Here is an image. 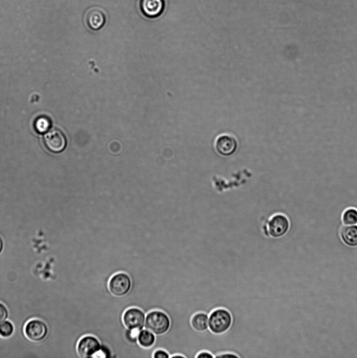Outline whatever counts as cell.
<instances>
[{"mask_svg":"<svg viewBox=\"0 0 357 358\" xmlns=\"http://www.w3.org/2000/svg\"><path fill=\"white\" fill-rule=\"evenodd\" d=\"M101 344L100 341L92 335H86L82 337L76 345V352L79 357L91 358L100 350Z\"/></svg>","mask_w":357,"mask_h":358,"instance_id":"cell-7","label":"cell"},{"mask_svg":"<svg viewBox=\"0 0 357 358\" xmlns=\"http://www.w3.org/2000/svg\"><path fill=\"white\" fill-rule=\"evenodd\" d=\"M24 332L29 341L37 343L46 338L48 333V328L43 321L35 319L25 324Z\"/></svg>","mask_w":357,"mask_h":358,"instance_id":"cell-5","label":"cell"},{"mask_svg":"<svg viewBox=\"0 0 357 358\" xmlns=\"http://www.w3.org/2000/svg\"><path fill=\"white\" fill-rule=\"evenodd\" d=\"M44 143L46 148L54 153L62 152L67 145L66 139L59 130L52 129L45 134Z\"/></svg>","mask_w":357,"mask_h":358,"instance_id":"cell-9","label":"cell"},{"mask_svg":"<svg viewBox=\"0 0 357 358\" xmlns=\"http://www.w3.org/2000/svg\"><path fill=\"white\" fill-rule=\"evenodd\" d=\"M341 219L343 225H356L357 210L353 208L346 209L343 213Z\"/></svg>","mask_w":357,"mask_h":358,"instance_id":"cell-15","label":"cell"},{"mask_svg":"<svg viewBox=\"0 0 357 358\" xmlns=\"http://www.w3.org/2000/svg\"><path fill=\"white\" fill-rule=\"evenodd\" d=\"M238 147L237 140L233 136L229 135L219 136L214 143V148L217 154L224 158L233 156Z\"/></svg>","mask_w":357,"mask_h":358,"instance_id":"cell-6","label":"cell"},{"mask_svg":"<svg viewBox=\"0 0 357 358\" xmlns=\"http://www.w3.org/2000/svg\"><path fill=\"white\" fill-rule=\"evenodd\" d=\"M4 242L1 238H0V254H1L4 249Z\"/></svg>","mask_w":357,"mask_h":358,"instance_id":"cell-22","label":"cell"},{"mask_svg":"<svg viewBox=\"0 0 357 358\" xmlns=\"http://www.w3.org/2000/svg\"><path fill=\"white\" fill-rule=\"evenodd\" d=\"M291 223L285 214L273 215L263 224L262 233L268 240H277L282 239L289 232Z\"/></svg>","mask_w":357,"mask_h":358,"instance_id":"cell-1","label":"cell"},{"mask_svg":"<svg viewBox=\"0 0 357 358\" xmlns=\"http://www.w3.org/2000/svg\"><path fill=\"white\" fill-rule=\"evenodd\" d=\"M164 0H142L141 10L146 16L155 18L159 16L164 10Z\"/></svg>","mask_w":357,"mask_h":358,"instance_id":"cell-11","label":"cell"},{"mask_svg":"<svg viewBox=\"0 0 357 358\" xmlns=\"http://www.w3.org/2000/svg\"><path fill=\"white\" fill-rule=\"evenodd\" d=\"M209 315L204 312H198L193 315L191 324L192 328L199 332H203L209 329Z\"/></svg>","mask_w":357,"mask_h":358,"instance_id":"cell-13","label":"cell"},{"mask_svg":"<svg viewBox=\"0 0 357 358\" xmlns=\"http://www.w3.org/2000/svg\"><path fill=\"white\" fill-rule=\"evenodd\" d=\"M196 358H214V356L210 352L204 350L200 352L196 355Z\"/></svg>","mask_w":357,"mask_h":358,"instance_id":"cell-20","label":"cell"},{"mask_svg":"<svg viewBox=\"0 0 357 358\" xmlns=\"http://www.w3.org/2000/svg\"><path fill=\"white\" fill-rule=\"evenodd\" d=\"M50 126V120L46 117L38 118L35 123V129L39 134H44L47 132Z\"/></svg>","mask_w":357,"mask_h":358,"instance_id":"cell-17","label":"cell"},{"mask_svg":"<svg viewBox=\"0 0 357 358\" xmlns=\"http://www.w3.org/2000/svg\"><path fill=\"white\" fill-rule=\"evenodd\" d=\"M340 237L346 246L351 248L357 247V224L343 225L340 229Z\"/></svg>","mask_w":357,"mask_h":358,"instance_id":"cell-12","label":"cell"},{"mask_svg":"<svg viewBox=\"0 0 357 358\" xmlns=\"http://www.w3.org/2000/svg\"><path fill=\"white\" fill-rule=\"evenodd\" d=\"M9 316V311L5 305L0 303V323L7 320Z\"/></svg>","mask_w":357,"mask_h":358,"instance_id":"cell-18","label":"cell"},{"mask_svg":"<svg viewBox=\"0 0 357 358\" xmlns=\"http://www.w3.org/2000/svg\"><path fill=\"white\" fill-rule=\"evenodd\" d=\"M106 17L104 11L97 8L90 9L86 13V21L89 28L97 31L104 26Z\"/></svg>","mask_w":357,"mask_h":358,"instance_id":"cell-10","label":"cell"},{"mask_svg":"<svg viewBox=\"0 0 357 358\" xmlns=\"http://www.w3.org/2000/svg\"><path fill=\"white\" fill-rule=\"evenodd\" d=\"M239 358V356L231 352H224L217 355L215 358Z\"/></svg>","mask_w":357,"mask_h":358,"instance_id":"cell-21","label":"cell"},{"mask_svg":"<svg viewBox=\"0 0 357 358\" xmlns=\"http://www.w3.org/2000/svg\"><path fill=\"white\" fill-rule=\"evenodd\" d=\"M232 316L226 309L219 308L213 311L209 317V329L215 334H222L230 328Z\"/></svg>","mask_w":357,"mask_h":358,"instance_id":"cell-3","label":"cell"},{"mask_svg":"<svg viewBox=\"0 0 357 358\" xmlns=\"http://www.w3.org/2000/svg\"><path fill=\"white\" fill-rule=\"evenodd\" d=\"M146 314L140 309H127L123 315V322L127 329L142 330L144 328Z\"/></svg>","mask_w":357,"mask_h":358,"instance_id":"cell-8","label":"cell"},{"mask_svg":"<svg viewBox=\"0 0 357 358\" xmlns=\"http://www.w3.org/2000/svg\"><path fill=\"white\" fill-rule=\"evenodd\" d=\"M153 358H170V355L165 350L158 349L153 353Z\"/></svg>","mask_w":357,"mask_h":358,"instance_id":"cell-19","label":"cell"},{"mask_svg":"<svg viewBox=\"0 0 357 358\" xmlns=\"http://www.w3.org/2000/svg\"><path fill=\"white\" fill-rule=\"evenodd\" d=\"M14 326L9 321H5L0 323V337L7 339L11 337L14 332Z\"/></svg>","mask_w":357,"mask_h":358,"instance_id":"cell-16","label":"cell"},{"mask_svg":"<svg viewBox=\"0 0 357 358\" xmlns=\"http://www.w3.org/2000/svg\"><path fill=\"white\" fill-rule=\"evenodd\" d=\"M156 340V335L146 329H143L140 332L138 336V344L144 348H149L155 344Z\"/></svg>","mask_w":357,"mask_h":358,"instance_id":"cell-14","label":"cell"},{"mask_svg":"<svg viewBox=\"0 0 357 358\" xmlns=\"http://www.w3.org/2000/svg\"><path fill=\"white\" fill-rule=\"evenodd\" d=\"M132 282L129 274L119 272L114 274L109 281L108 287L110 293L115 297H123L128 294L132 288Z\"/></svg>","mask_w":357,"mask_h":358,"instance_id":"cell-4","label":"cell"},{"mask_svg":"<svg viewBox=\"0 0 357 358\" xmlns=\"http://www.w3.org/2000/svg\"><path fill=\"white\" fill-rule=\"evenodd\" d=\"M170 325L169 317L163 311L153 310L146 314L144 328L156 336L166 334Z\"/></svg>","mask_w":357,"mask_h":358,"instance_id":"cell-2","label":"cell"}]
</instances>
